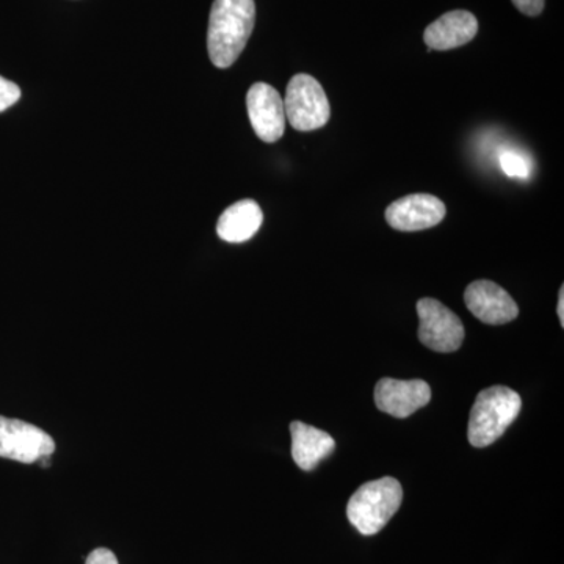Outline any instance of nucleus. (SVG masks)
Wrapping results in <instances>:
<instances>
[{
  "instance_id": "obj_1",
  "label": "nucleus",
  "mask_w": 564,
  "mask_h": 564,
  "mask_svg": "<svg viewBox=\"0 0 564 564\" xmlns=\"http://www.w3.org/2000/svg\"><path fill=\"white\" fill-rule=\"evenodd\" d=\"M256 22L254 0H215L207 31V51L217 68H229L242 54Z\"/></svg>"
},
{
  "instance_id": "obj_2",
  "label": "nucleus",
  "mask_w": 564,
  "mask_h": 564,
  "mask_svg": "<svg viewBox=\"0 0 564 564\" xmlns=\"http://www.w3.org/2000/svg\"><path fill=\"white\" fill-rule=\"evenodd\" d=\"M522 400L513 389L492 386L478 393L469 415L470 445L477 448L496 443L521 413Z\"/></svg>"
},
{
  "instance_id": "obj_3",
  "label": "nucleus",
  "mask_w": 564,
  "mask_h": 564,
  "mask_svg": "<svg viewBox=\"0 0 564 564\" xmlns=\"http://www.w3.org/2000/svg\"><path fill=\"white\" fill-rule=\"evenodd\" d=\"M402 500V485L395 478L369 481L352 494L347 507L348 521L359 533L372 536L391 521Z\"/></svg>"
},
{
  "instance_id": "obj_4",
  "label": "nucleus",
  "mask_w": 564,
  "mask_h": 564,
  "mask_svg": "<svg viewBox=\"0 0 564 564\" xmlns=\"http://www.w3.org/2000/svg\"><path fill=\"white\" fill-rule=\"evenodd\" d=\"M285 120L295 131L321 129L332 117L328 96L310 74H295L288 85L284 98Z\"/></svg>"
},
{
  "instance_id": "obj_5",
  "label": "nucleus",
  "mask_w": 564,
  "mask_h": 564,
  "mask_svg": "<svg viewBox=\"0 0 564 564\" xmlns=\"http://www.w3.org/2000/svg\"><path fill=\"white\" fill-rule=\"evenodd\" d=\"M54 452L51 434L32 423L0 415V458L32 464L51 458Z\"/></svg>"
},
{
  "instance_id": "obj_6",
  "label": "nucleus",
  "mask_w": 564,
  "mask_h": 564,
  "mask_svg": "<svg viewBox=\"0 0 564 564\" xmlns=\"http://www.w3.org/2000/svg\"><path fill=\"white\" fill-rule=\"evenodd\" d=\"M419 340L430 350L452 352L458 350L464 340V326L454 311L434 299L417 302Z\"/></svg>"
},
{
  "instance_id": "obj_7",
  "label": "nucleus",
  "mask_w": 564,
  "mask_h": 564,
  "mask_svg": "<svg viewBox=\"0 0 564 564\" xmlns=\"http://www.w3.org/2000/svg\"><path fill=\"white\" fill-rule=\"evenodd\" d=\"M248 117H250L256 135L265 143H274L284 135L285 110L284 99L272 85H252L247 95Z\"/></svg>"
},
{
  "instance_id": "obj_8",
  "label": "nucleus",
  "mask_w": 564,
  "mask_h": 564,
  "mask_svg": "<svg viewBox=\"0 0 564 564\" xmlns=\"http://www.w3.org/2000/svg\"><path fill=\"white\" fill-rule=\"evenodd\" d=\"M447 209L440 198L426 193L397 199L386 209V221L397 231L414 232L434 228L444 220Z\"/></svg>"
},
{
  "instance_id": "obj_9",
  "label": "nucleus",
  "mask_w": 564,
  "mask_h": 564,
  "mask_svg": "<svg viewBox=\"0 0 564 564\" xmlns=\"http://www.w3.org/2000/svg\"><path fill=\"white\" fill-rule=\"evenodd\" d=\"M432 400V388L423 380H393L383 378L375 388L378 410L392 417H410Z\"/></svg>"
},
{
  "instance_id": "obj_10",
  "label": "nucleus",
  "mask_w": 564,
  "mask_h": 564,
  "mask_svg": "<svg viewBox=\"0 0 564 564\" xmlns=\"http://www.w3.org/2000/svg\"><path fill=\"white\" fill-rule=\"evenodd\" d=\"M467 310L486 325H505L519 315V307L505 289L492 281H475L464 292Z\"/></svg>"
},
{
  "instance_id": "obj_11",
  "label": "nucleus",
  "mask_w": 564,
  "mask_h": 564,
  "mask_svg": "<svg viewBox=\"0 0 564 564\" xmlns=\"http://www.w3.org/2000/svg\"><path fill=\"white\" fill-rule=\"evenodd\" d=\"M478 32V21L470 11L454 10L432 22L423 33V41L432 51H451L470 43Z\"/></svg>"
},
{
  "instance_id": "obj_12",
  "label": "nucleus",
  "mask_w": 564,
  "mask_h": 564,
  "mask_svg": "<svg viewBox=\"0 0 564 564\" xmlns=\"http://www.w3.org/2000/svg\"><path fill=\"white\" fill-rule=\"evenodd\" d=\"M292 458L303 470H313L317 464L333 454L336 443L323 430L303 422L291 423Z\"/></svg>"
},
{
  "instance_id": "obj_13",
  "label": "nucleus",
  "mask_w": 564,
  "mask_h": 564,
  "mask_svg": "<svg viewBox=\"0 0 564 564\" xmlns=\"http://www.w3.org/2000/svg\"><path fill=\"white\" fill-rule=\"evenodd\" d=\"M262 221L261 206L252 199H242L223 212L218 218L217 234L225 242H247L261 229Z\"/></svg>"
},
{
  "instance_id": "obj_14",
  "label": "nucleus",
  "mask_w": 564,
  "mask_h": 564,
  "mask_svg": "<svg viewBox=\"0 0 564 564\" xmlns=\"http://www.w3.org/2000/svg\"><path fill=\"white\" fill-rule=\"evenodd\" d=\"M500 166L508 176L511 177H529L530 165L529 162L522 158L518 152L505 151L500 154Z\"/></svg>"
},
{
  "instance_id": "obj_15",
  "label": "nucleus",
  "mask_w": 564,
  "mask_h": 564,
  "mask_svg": "<svg viewBox=\"0 0 564 564\" xmlns=\"http://www.w3.org/2000/svg\"><path fill=\"white\" fill-rule=\"evenodd\" d=\"M21 98V90L17 84L13 82L3 79L0 76V113L10 109L11 106H14Z\"/></svg>"
},
{
  "instance_id": "obj_16",
  "label": "nucleus",
  "mask_w": 564,
  "mask_h": 564,
  "mask_svg": "<svg viewBox=\"0 0 564 564\" xmlns=\"http://www.w3.org/2000/svg\"><path fill=\"white\" fill-rule=\"evenodd\" d=\"M545 0H513L516 9L527 17H540L544 10Z\"/></svg>"
},
{
  "instance_id": "obj_17",
  "label": "nucleus",
  "mask_w": 564,
  "mask_h": 564,
  "mask_svg": "<svg viewBox=\"0 0 564 564\" xmlns=\"http://www.w3.org/2000/svg\"><path fill=\"white\" fill-rule=\"evenodd\" d=\"M85 564H120L118 563L117 555L110 551V549L99 547L90 552L87 556Z\"/></svg>"
},
{
  "instance_id": "obj_18",
  "label": "nucleus",
  "mask_w": 564,
  "mask_h": 564,
  "mask_svg": "<svg viewBox=\"0 0 564 564\" xmlns=\"http://www.w3.org/2000/svg\"><path fill=\"white\" fill-rule=\"evenodd\" d=\"M556 313H558L560 322H562V326H564V288L560 289L558 307H556Z\"/></svg>"
}]
</instances>
